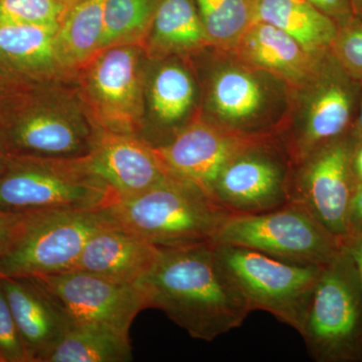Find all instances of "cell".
I'll use <instances>...</instances> for the list:
<instances>
[{"mask_svg": "<svg viewBox=\"0 0 362 362\" xmlns=\"http://www.w3.org/2000/svg\"><path fill=\"white\" fill-rule=\"evenodd\" d=\"M118 199L111 187L84 168L81 156L11 154L0 173L2 211L104 209Z\"/></svg>", "mask_w": 362, "mask_h": 362, "instance_id": "4", "label": "cell"}, {"mask_svg": "<svg viewBox=\"0 0 362 362\" xmlns=\"http://www.w3.org/2000/svg\"><path fill=\"white\" fill-rule=\"evenodd\" d=\"M59 1L63 2L66 6H71L75 4L76 2L80 1V0H59Z\"/></svg>", "mask_w": 362, "mask_h": 362, "instance_id": "40", "label": "cell"}, {"mask_svg": "<svg viewBox=\"0 0 362 362\" xmlns=\"http://www.w3.org/2000/svg\"><path fill=\"white\" fill-rule=\"evenodd\" d=\"M11 156V151L7 148L6 141H4V137L0 133V173L6 168L7 161H8Z\"/></svg>", "mask_w": 362, "mask_h": 362, "instance_id": "37", "label": "cell"}, {"mask_svg": "<svg viewBox=\"0 0 362 362\" xmlns=\"http://www.w3.org/2000/svg\"><path fill=\"white\" fill-rule=\"evenodd\" d=\"M214 245L251 311L270 313L300 333L323 267L299 265L245 247Z\"/></svg>", "mask_w": 362, "mask_h": 362, "instance_id": "9", "label": "cell"}, {"mask_svg": "<svg viewBox=\"0 0 362 362\" xmlns=\"http://www.w3.org/2000/svg\"><path fill=\"white\" fill-rule=\"evenodd\" d=\"M0 362H2L1 358H0Z\"/></svg>", "mask_w": 362, "mask_h": 362, "instance_id": "41", "label": "cell"}, {"mask_svg": "<svg viewBox=\"0 0 362 362\" xmlns=\"http://www.w3.org/2000/svg\"><path fill=\"white\" fill-rule=\"evenodd\" d=\"M112 221L108 207L30 211L20 235L0 259V279L73 270L90 238Z\"/></svg>", "mask_w": 362, "mask_h": 362, "instance_id": "7", "label": "cell"}, {"mask_svg": "<svg viewBox=\"0 0 362 362\" xmlns=\"http://www.w3.org/2000/svg\"><path fill=\"white\" fill-rule=\"evenodd\" d=\"M28 213H9L0 211V259L8 251L20 235Z\"/></svg>", "mask_w": 362, "mask_h": 362, "instance_id": "31", "label": "cell"}, {"mask_svg": "<svg viewBox=\"0 0 362 362\" xmlns=\"http://www.w3.org/2000/svg\"><path fill=\"white\" fill-rule=\"evenodd\" d=\"M81 159L119 199L140 194L171 175L153 146L139 136L95 130L92 147Z\"/></svg>", "mask_w": 362, "mask_h": 362, "instance_id": "14", "label": "cell"}, {"mask_svg": "<svg viewBox=\"0 0 362 362\" xmlns=\"http://www.w3.org/2000/svg\"><path fill=\"white\" fill-rule=\"evenodd\" d=\"M160 256V247L112 221L90 238L73 270L137 285L154 270Z\"/></svg>", "mask_w": 362, "mask_h": 362, "instance_id": "17", "label": "cell"}, {"mask_svg": "<svg viewBox=\"0 0 362 362\" xmlns=\"http://www.w3.org/2000/svg\"><path fill=\"white\" fill-rule=\"evenodd\" d=\"M358 140L354 129L324 145L299 162L293 177L292 202L312 216L346 246L350 204L357 187L352 156Z\"/></svg>", "mask_w": 362, "mask_h": 362, "instance_id": "11", "label": "cell"}, {"mask_svg": "<svg viewBox=\"0 0 362 362\" xmlns=\"http://www.w3.org/2000/svg\"><path fill=\"white\" fill-rule=\"evenodd\" d=\"M143 52L135 45L109 47L76 71V90L95 130L135 136L141 133Z\"/></svg>", "mask_w": 362, "mask_h": 362, "instance_id": "8", "label": "cell"}, {"mask_svg": "<svg viewBox=\"0 0 362 362\" xmlns=\"http://www.w3.org/2000/svg\"><path fill=\"white\" fill-rule=\"evenodd\" d=\"M318 11L329 16L338 26L356 18L352 9L351 0H308Z\"/></svg>", "mask_w": 362, "mask_h": 362, "instance_id": "32", "label": "cell"}, {"mask_svg": "<svg viewBox=\"0 0 362 362\" xmlns=\"http://www.w3.org/2000/svg\"><path fill=\"white\" fill-rule=\"evenodd\" d=\"M211 102L223 120L244 122L261 108L263 92L258 81L249 74L239 70H226L214 78Z\"/></svg>", "mask_w": 362, "mask_h": 362, "instance_id": "26", "label": "cell"}, {"mask_svg": "<svg viewBox=\"0 0 362 362\" xmlns=\"http://www.w3.org/2000/svg\"><path fill=\"white\" fill-rule=\"evenodd\" d=\"M252 4L254 21L280 28L313 59L329 54L339 26L308 0H252Z\"/></svg>", "mask_w": 362, "mask_h": 362, "instance_id": "20", "label": "cell"}, {"mask_svg": "<svg viewBox=\"0 0 362 362\" xmlns=\"http://www.w3.org/2000/svg\"><path fill=\"white\" fill-rule=\"evenodd\" d=\"M352 168L357 183L362 182V139L357 140L354 156H352Z\"/></svg>", "mask_w": 362, "mask_h": 362, "instance_id": "36", "label": "cell"}, {"mask_svg": "<svg viewBox=\"0 0 362 362\" xmlns=\"http://www.w3.org/2000/svg\"><path fill=\"white\" fill-rule=\"evenodd\" d=\"M69 7L59 0H0V23L59 25Z\"/></svg>", "mask_w": 362, "mask_h": 362, "instance_id": "28", "label": "cell"}, {"mask_svg": "<svg viewBox=\"0 0 362 362\" xmlns=\"http://www.w3.org/2000/svg\"><path fill=\"white\" fill-rule=\"evenodd\" d=\"M107 0H80L69 7L54 37L57 54L71 78L99 52Z\"/></svg>", "mask_w": 362, "mask_h": 362, "instance_id": "21", "label": "cell"}, {"mask_svg": "<svg viewBox=\"0 0 362 362\" xmlns=\"http://www.w3.org/2000/svg\"><path fill=\"white\" fill-rule=\"evenodd\" d=\"M25 89L26 88L14 84L0 74V117L21 90Z\"/></svg>", "mask_w": 362, "mask_h": 362, "instance_id": "34", "label": "cell"}, {"mask_svg": "<svg viewBox=\"0 0 362 362\" xmlns=\"http://www.w3.org/2000/svg\"><path fill=\"white\" fill-rule=\"evenodd\" d=\"M35 279L57 302L70 327L104 328L129 337L136 316L150 308L140 286L122 284L94 274L66 271Z\"/></svg>", "mask_w": 362, "mask_h": 362, "instance_id": "10", "label": "cell"}, {"mask_svg": "<svg viewBox=\"0 0 362 362\" xmlns=\"http://www.w3.org/2000/svg\"><path fill=\"white\" fill-rule=\"evenodd\" d=\"M0 358L2 362H33L0 285Z\"/></svg>", "mask_w": 362, "mask_h": 362, "instance_id": "30", "label": "cell"}, {"mask_svg": "<svg viewBox=\"0 0 362 362\" xmlns=\"http://www.w3.org/2000/svg\"><path fill=\"white\" fill-rule=\"evenodd\" d=\"M213 243L245 247L305 266L324 267L345 247L315 216L298 202L264 213L230 214Z\"/></svg>", "mask_w": 362, "mask_h": 362, "instance_id": "6", "label": "cell"}, {"mask_svg": "<svg viewBox=\"0 0 362 362\" xmlns=\"http://www.w3.org/2000/svg\"><path fill=\"white\" fill-rule=\"evenodd\" d=\"M354 16L362 21V0H351Z\"/></svg>", "mask_w": 362, "mask_h": 362, "instance_id": "39", "label": "cell"}, {"mask_svg": "<svg viewBox=\"0 0 362 362\" xmlns=\"http://www.w3.org/2000/svg\"><path fill=\"white\" fill-rule=\"evenodd\" d=\"M262 137L199 119L153 148L169 175L194 183L209 195L221 169Z\"/></svg>", "mask_w": 362, "mask_h": 362, "instance_id": "13", "label": "cell"}, {"mask_svg": "<svg viewBox=\"0 0 362 362\" xmlns=\"http://www.w3.org/2000/svg\"><path fill=\"white\" fill-rule=\"evenodd\" d=\"M235 47L249 65L290 82L311 78L320 61L309 56L296 40L280 28L261 21H254Z\"/></svg>", "mask_w": 362, "mask_h": 362, "instance_id": "19", "label": "cell"}, {"mask_svg": "<svg viewBox=\"0 0 362 362\" xmlns=\"http://www.w3.org/2000/svg\"><path fill=\"white\" fill-rule=\"evenodd\" d=\"M62 83L26 88L0 117V133L11 154L71 158L90 151L95 128L77 90Z\"/></svg>", "mask_w": 362, "mask_h": 362, "instance_id": "3", "label": "cell"}, {"mask_svg": "<svg viewBox=\"0 0 362 362\" xmlns=\"http://www.w3.org/2000/svg\"><path fill=\"white\" fill-rule=\"evenodd\" d=\"M292 180L262 137L221 169L209 197L230 214L264 213L292 202Z\"/></svg>", "mask_w": 362, "mask_h": 362, "instance_id": "12", "label": "cell"}, {"mask_svg": "<svg viewBox=\"0 0 362 362\" xmlns=\"http://www.w3.org/2000/svg\"><path fill=\"white\" fill-rule=\"evenodd\" d=\"M354 133H356L359 139H362V97L358 115H357L356 125H354Z\"/></svg>", "mask_w": 362, "mask_h": 362, "instance_id": "38", "label": "cell"}, {"mask_svg": "<svg viewBox=\"0 0 362 362\" xmlns=\"http://www.w3.org/2000/svg\"><path fill=\"white\" fill-rule=\"evenodd\" d=\"M361 233H362V182L357 185L351 204H350L347 242Z\"/></svg>", "mask_w": 362, "mask_h": 362, "instance_id": "33", "label": "cell"}, {"mask_svg": "<svg viewBox=\"0 0 362 362\" xmlns=\"http://www.w3.org/2000/svg\"><path fill=\"white\" fill-rule=\"evenodd\" d=\"M117 225L158 247L213 242L230 213L206 192L173 175L108 206Z\"/></svg>", "mask_w": 362, "mask_h": 362, "instance_id": "2", "label": "cell"}, {"mask_svg": "<svg viewBox=\"0 0 362 362\" xmlns=\"http://www.w3.org/2000/svg\"><path fill=\"white\" fill-rule=\"evenodd\" d=\"M347 250H349L354 264H356L357 274H358L359 281H361L362 288V233L352 238L346 244Z\"/></svg>", "mask_w": 362, "mask_h": 362, "instance_id": "35", "label": "cell"}, {"mask_svg": "<svg viewBox=\"0 0 362 362\" xmlns=\"http://www.w3.org/2000/svg\"><path fill=\"white\" fill-rule=\"evenodd\" d=\"M0 285L26 349L40 362L70 329L68 318L33 278H1Z\"/></svg>", "mask_w": 362, "mask_h": 362, "instance_id": "18", "label": "cell"}, {"mask_svg": "<svg viewBox=\"0 0 362 362\" xmlns=\"http://www.w3.org/2000/svg\"><path fill=\"white\" fill-rule=\"evenodd\" d=\"M316 362H362V288L346 246L317 281L300 331Z\"/></svg>", "mask_w": 362, "mask_h": 362, "instance_id": "5", "label": "cell"}, {"mask_svg": "<svg viewBox=\"0 0 362 362\" xmlns=\"http://www.w3.org/2000/svg\"><path fill=\"white\" fill-rule=\"evenodd\" d=\"M58 28L0 23V74L25 88L73 80L57 54Z\"/></svg>", "mask_w": 362, "mask_h": 362, "instance_id": "16", "label": "cell"}, {"mask_svg": "<svg viewBox=\"0 0 362 362\" xmlns=\"http://www.w3.org/2000/svg\"><path fill=\"white\" fill-rule=\"evenodd\" d=\"M321 84L309 105L303 132L297 138L298 162L354 129L362 97V85L343 70L333 54Z\"/></svg>", "mask_w": 362, "mask_h": 362, "instance_id": "15", "label": "cell"}, {"mask_svg": "<svg viewBox=\"0 0 362 362\" xmlns=\"http://www.w3.org/2000/svg\"><path fill=\"white\" fill-rule=\"evenodd\" d=\"M331 54L343 70L362 85V21L352 18L338 28Z\"/></svg>", "mask_w": 362, "mask_h": 362, "instance_id": "29", "label": "cell"}, {"mask_svg": "<svg viewBox=\"0 0 362 362\" xmlns=\"http://www.w3.org/2000/svg\"><path fill=\"white\" fill-rule=\"evenodd\" d=\"M131 358L129 337L104 328L73 326L40 362H124Z\"/></svg>", "mask_w": 362, "mask_h": 362, "instance_id": "23", "label": "cell"}, {"mask_svg": "<svg viewBox=\"0 0 362 362\" xmlns=\"http://www.w3.org/2000/svg\"><path fill=\"white\" fill-rule=\"evenodd\" d=\"M194 86L187 71L176 65L158 70L149 90L151 110L163 125L180 121L194 102Z\"/></svg>", "mask_w": 362, "mask_h": 362, "instance_id": "27", "label": "cell"}, {"mask_svg": "<svg viewBox=\"0 0 362 362\" xmlns=\"http://www.w3.org/2000/svg\"><path fill=\"white\" fill-rule=\"evenodd\" d=\"M154 270L138 286L194 339L211 342L239 328L251 313L244 293L213 242L160 247Z\"/></svg>", "mask_w": 362, "mask_h": 362, "instance_id": "1", "label": "cell"}, {"mask_svg": "<svg viewBox=\"0 0 362 362\" xmlns=\"http://www.w3.org/2000/svg\"><path fill=\"white\" fill-rule=\"evenodd\" d=\"M209 44L194 0H161L144 51L185 52Z\"/></svg>", "mask_w": 362, "mask_h": 362, "instance_id": "22", "label": "cell"}, {"mask_svg": "<svg viewBox=\"0 0 362 362\" xmlns=\"http://www.w3.org/2000/svg\"><path fill=\"white\" fill-rule=\"evenodd\" d=\"M160 1L107 0L99 52L124 45H135L144 49Z\"/></svg>", "mask_w": 362, "mask_h": 362, "instance_id": "24", "label": "cell"}, {"mask_svg": "<svg viewBox=\"0 0 362 362\" xmlns=\"http://www.w3.org/2000/svg\"><path fill=\"white\" fill-rule=\"evenodd\" d=\"M209 44L235 47L254 21L252 0H194Z\"/></svg>", "mask_w": 362, "mask_h": 362, "instance_id": "25", "label": "cell"}]
</instances>
